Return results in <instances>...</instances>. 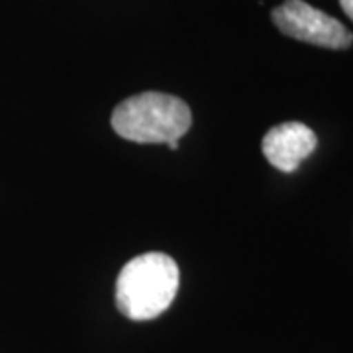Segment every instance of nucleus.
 <instances>
[{"mask_svg": "<svg viewBox=\"0 0 353 353\" xmlns=\"http://www.w3.org/2000/svg\"><path fill=\"white\" fill-rule=\"evenodd\" d=\"M341 8H343V12L347 14L350 18L353 20V0H340Z\"/></svg>", "mask_w": 353, "mask_h": 353, "instance_id": "nucleus-5", "label": "nucleus"}, {"mask_svg": "<svg viewBox=\"0 0 353 353\" xmlns=\"http://www.w3.org/2000/svg\"><path fill=\"white\" fill-rule=\"evenodd\" d=\"M179 279L175 259L167 253L138 255L128 261L118 275L116 306L130 320H153L175 301Z\"/></svg>", "mask_w": 353, "mask_h": 353, "instance_id": "nucleus-1", "label": "nucleus"}, {"mask_svg": "<svg viewBox=\"0 0 353 353\" xmlns=\"http://www.w3.org/2000/svg\"><path fill=\"white\" fill-rule=\"evenodd\" d=\"M271 18L285 36L318 48L347 50L353 43V34L340 20L306 4L304 0H285L271 12Z\"/></svg>", "mask_w": 353, "mask_h": 353, "instance_id": "nucleus-3", "label": "nucleus"}, {"mask_svg": "<svg viewBox=\"0 0 353 353\" xmlns=\"http://www.w3.org/2000/svg\"><path fill=\"white\" fill-rule=\"evenodd\" d=\"M192 114L187 102L165 92H141L120 102L112 112V128L120 138L136 143H167L179 148L189 132Z\"/></svg>", "mask_w": 353, "mask_h": 353, "instance_id": "nucleus-2", "label": "nucleus"}, {"mask_svg": "<svg viewBox=\"0 0 353 353\" xmlns=\"http://www.w3.org/2000/svg\"><path fill=\"white\" fill-rule=\"evenodd\" d=\"M316 134L301 122H285L265 134L261 150L265 159L283 173H294L299 165L314 152Z\"/></svg>", "mask_w": 353, "mask_h": 353, "instance_id": "nucleus-4", "label": "nucleus"}]
</instances>
